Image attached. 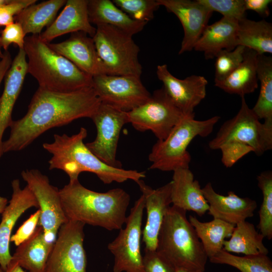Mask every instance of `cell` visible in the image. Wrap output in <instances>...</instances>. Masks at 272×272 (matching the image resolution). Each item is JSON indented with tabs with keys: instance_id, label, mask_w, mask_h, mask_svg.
Wrapping results in <instances>:
<instances>
[{
	"instance_id": "obj_1",
	"label": "cell",
	"mask_w": 272,
	"mask_h": 272,
	"mask_svg": "<svg viewBox=\"0 0 272 272\" xmlns=\"http://www.w3.org/2000/svg\"><path fill=\"white\" fill-rule=\"evenodd\" d=\"M100 103L92 86L66 92L38 87L26 114L12 122L9 137L3 142V153L24 149L52 128L81 118H91Z\"/></svg>"
},
{
	"instance_id": "obj_2",
	"label": "cell",
	"mask_w": 272,
	"mask_h": 272,
	"mask_svg": "<svg viewBox=\"0 0 272 272\" xmlns=\"http://www.w3.org/2000/svg\"><path fill=\"white\" fill-rule=\"evenodd\" d=\"M61 205L68 221L99 226L112 231L120 230L125 223L129 194L122 188L106 192L90 190L79 179L70 181L59 189Z\"/></svg>"
},
{
	"instance_id": "obj_3",
	"label": "cell",
	"mask_w": 272,
	"mask_h": 272,
	"mask_svg": "<svg viewBox=\"0 0 272 272\" xmlns=\"http://www.w3.org/2000/svg\"><path fill=\"white\" fill-rule=\"evenodd\" d=\"M87 136V130L82 127L71 136L54 134L52 142L44 143L43 149L52 155L48 161L49 170H62L69 176L70 181L78 180L82 172L93 173L106 184L128 180L137 183L146 177L145 172L115 168L102 161L84 143Z\"/></svg>"
},
{
	"instance_id": "obj_4",
	"label": "cell",
	"mask_w": 272,
	"mask_h": 272,
	"mask_svg": "<svg viewBox=\"0 0 272 272\" xmlns=\"http://www.w3.org/2000/svg\"><path fill=\"white\" fill-rule=\"evenodd\" d=\"M241 98L238 113L222 125L209 143L211 149L221 151V161L227 168L250 152L260 156L272 149V126L261 123L245 97Z\"/></svg>"
},
{
	"instance_id": "obj_5",
	"label": "cell",
	"mask_w": 272,
	"mask_h": 272,
	"mask_svg": "<svg viewBox=\"0 0 272 272\" xmlns=\"http://www.w3.org/2000/svg\"><path fill=\"white\" fill-rule=\"evenodd\" d=\"M24 50L27 73L37 80L39 87L66 92L92 86V77L52 50L39 35L25 37Z\"/></svg>"
},
{
	"instance_id": "obj_6",
	"label": "cell",
	"mask_w": 272,
	"mask_h": 272,
	"mask_svg": "<svg viewBox=\"0 0 272 272\" xmlns=\"http://www.w3.org/2000/svg\"><path fill=\"white\" fill-rule=\"evenodd\" d=\"M156 251L175 267L203 272L208 256L186 211L173 205L168 209L158 235Z\"/></svg>"
},
{
	"instance_id": "obj_7",
	"label": "cell",
	"mask_w": 272,
	"mask_h": 272,
	"mask_svg": "<svg viewBox=\"0 0 272 272\" xmlns=\"http://www.w3.org/2000/svg\"><path fill=\"white\" fill-rule=\"evenodd\" d=\"M195 116L185 115L163 140H158L149 154L152 163L149 169L173 171L178 168H189L191 156L187 149L197 136L206 137L213 131L220 117L216 115L198 120Z\"/></svg>"
},
{
	"instance_id": "obj_8",
	"label": "cell",
	"mask_w": 272,
	"mask_h": 272,
	"mask_svg": "<svg viewBox=\"0 0 272 272\" xmlns=\"http://www.w3.org/2000/svg\"><path fill=\"white\" fill-rule=\"evenodd\" d=\"M96 28L93 39L105 74L141 77L140 48L132 36L109 25H99Z\"/></svg>"
},
{
	"instance_id": "obj_9",
	"label": "cell",
	"mask_w": 272,
	"mask_h": 272,
	"mask_svg": "<svg viewBox=\"0 0 272 272\" xmlns=\"http://www.w3.org/2000/svg\"><path fill=\"white\" fill-rule=\"evenodd\" d=\"M127 123L138 131H151L164 140L184 115L168 97L163 87L155 90L144 104L126 112Z\"/></svg>"
},
{
	"instance_id": "obj_10",
	"label": "cell",
	"mask_w": 272,
	"mask_h": 272,
	"mask_svg": "<svg viewBox=\"0 0 272 272\" xmlns=\"http://www.w3.org/2000/svg\"><path fill=\"white\" fill-rule=\"evenodd\" d=\"M145 198L143 194L137 200L127 217L125 227L108 245L114 257L113 272H146L141 252L142 225Z\"/></svg>"
},
{
	"instance_id": "obj_11",
	"label": "cell",
	"mask_w": 272,
	"mask_h": 272,
	"mask_svg": "<svg viewBox=\"0 0 272 272\" xmlns=\"http://www.w3.org/2000/svg\"><path fill=\"white\" fill-rule=\"evenodd\" d=\"M21 176L37 200L40 211L38 225L43 230L45 240L53 244L59 228L68 221L62 209L59 189L38 170H24Z\"/></svg>"
},
{
	"instance_id": "obj_12",
	"label": "cell",
	"mask_w": 272,
	"mask_h": 272,
	"mask_svg": "<svg viewBox=\"0 0 272 272\" xmlns=\"http://www.w3.org/2000/svg\"><path fill=\"white\" fill-rule=\"evenodd\" d=\"M84 223L68 221L58 231L44 272H86Z\"/></svg>"
},
{
	"instance_id": "obj_13",
	"label": "cell",
	"mask_w": 272,
	"mask_h": 272,
	"mask_svg": "<svg viewBox=\"0 0 272 272\" xmlns=\"http://www.w3.org/2000/svg\"><path fill=\"white\" fill-rule=\"evenodd\" d=\"M92 87L101 103L128 112L148 101L151 94L141 77L106 74L92 77Z\"/></svg>"
},
{
	"instance_id": "obj_14",
	"label": "cell",
	"mask_w": 272,
	"mask_h": 272,
	"mask_svg": "<svg viewBox=\"0 0 272 272\" xmlns=\"http://www.w3.org/2000/svg\"><path fill=\"white\" fill-rule=\"evenodd\" d=\"M126 112L101 102L91 118L96 127V137L86 144L102 161L117 168H122L121 163L116 159V152L121 130L127 123Z\"/></svg>"
},
{
	"instance_id": "obj_15",
	"label": "cell",
	"mask_w": 272,
	"mask_h": 272,
	"mask_svg": "<svg viewBox=\"0 0 272 272\" xmlns=\"http://www.w3.org/2000/svg\"><path fill=\"white\" fill-rule=\"evenodd\" d=\"M157 77L163 84L166 94L186 116H195L194 108L206 96L207 80L203 76L192 75L184 79L174 76L166 64L157 67Z\"/></svg>"
},
{
	"instance_id": "obj_16",
	"label": "cell",
	"mask_w": 272,
	"mask_h": 272,
	"mask_svg": "<svg viewBox=\"0 0 272 272\" xmlns=\"http://www.w3.org/2000/svg\"><path fill=\"white\" fill-rule=\"evenodd\" d=\"M160 6L173 13L179 20L184 31L179 54L190 51L208 25L213 12L198 0H157Z\"/></svg>"
},
{
	"instance_id": "obj_17",
	"label": "cell",
	"mask_w": 272,
	"mask_h": 272,
	"mask_svg": "<svg viewBox=\"0 0 272 272\" xmlns=\"http://www.w3.org/2000/svg\"><path fill=\"white\" fill-rule=\"evenodd\" d=\"M13 193L9 204L2 213L0 223V272L6 271L12 259L10 252L11 235L20 217L31 207L38 208L37 200L27 185L22 189L19 179L12 182Z\"/></svg>"
},
{
	"instance_id": "obj_18",
	"label": "cell",
	"mask_w": 272,
	"mask_h": 272,
	"mask_svg": "<svg viewBox=\"0 0 272 272\" xmlns=\"http://www.w3.org/2000/svg\"><path fill=\"white\" fill-rule=\"evenodd\" d=\"M145 198V209L147 211V221L142 231V241L145 249L156 250L159 231L165 215L171 204V181L153 189L141 179L137 183Z\"/></svg>"
},
{
	"instance_id": "obj_19",
	"label": "cell",
	"mask_w": 272,
	"mask_h": 272,
	"mask_svg": "<svg viewBox=\"0 0 272 272\" xmlns=\"http://www.w3.org/2000/svg\"><path fill=\"white\" fill-rule=\"evenodd\" d=\"M47 44L54 51L91 77L105 74L93 39L86 33L83 32L73 33L65 41Z\"/></svg>"
},
{
	"instance_id": "obj_20",
	"label": "cell",
	"mask_w": 272,
	"mask_h": 272,
	"mask_svg": "<svg viewBox=\"0 0 272 272\" xmlns=\"http://www.w3.org/2000/svg\"><path fill=\"white\" fill-rule=\"evenodd\" d=\"M202 193L209 205L208 214L218 219L236 225L254 215L257 208L255 200L241 197L234 191L221 195L215 191L211 182L202 188Z\"/></svg>"
},
{
	"instance_id": "obj_21",
	"label": "cell",
	"mask_w": 272,
	"mask_h": 272,
	"mask_svg": "<svg viewBox=\"0 0 272 272\" xmlns=\"http://www.w3.org/2000/svg\"><path fill=\"white\" fill-rule=\"evenodd\" d=\"M88 0H67L63 10L53 23L39 35L40 39L50 43L54 38L69 33L83 32L93 38L96 28L90 22Z\"/></svg>"
},
{
	"instance_id": "obj_22",
	"label": "cell",
	"mask_w": 272,
	"mask_h": 272,
	"mask_svg": "<svg viewBox=\"0 0 272 272\" xmlns=\"http://www.w3.org/2000/svg\"><path fill=\"white\" fill-rule=\"evenodd\" d=\"M27 61L24 49L19 50L5 76L4 88L0 97V158L3 155V137L10 126L12 114L27 73Z\"/></svg>"
},
{
	"instance_id": "obj_23",
	"label": "cell",
	"mask_w": 272,
	"mask_h": 272,
	"mask_svg": "<svg viewBox=\"0 0 272 272\" xmlns=\"http://www.w3.org/2000/svg\"><path fill=\"white\" fill-rule=\"evenodd\" d=\"M171 181L172 205L186 211H191L199 216L206 214L209 205L198 180L189 168H178Z\"/></svg>"
},
{
	"instance_id": "obj_24",
	"label": "cell",
	"mask_w": 272,
	"mask_h": 272,
	"mask_svg": "<svg viewBox=\"0 0 272 272\" xmlns=\"http://www.w3.org/2000/svg\"><path fill=\"white\" fill-rule=\"evenodd\" d=\"M239 21L222 17L208 25L195 44L193 49L203 52L206 59H213L223 50H232L236 46Z\"/></svg>"
},
{
	"instance_id": "obj_25",
	"label": "cell",
	"mask_w": 272,
	"mask_h": 272,
	"mask_svg": "<svg viewBox=\"0 0 272 272\" xmlns=\"http://www.w3.org/2000/svg\"><path fill=\"white\" fill-rule=\"evenodd\" d=\"M88 12L91 24L109 25L131 36L147 24L132 19L110 0H88Z\"/></svg>"
},
{
	"instance_id": "obj_26",
	"label": "cell",
	"mask_w": 272,
	"mask_h": 272,
	"mask_svg": "<svg viewBox=\"0 0 272 272\" xmlns=\"http://www.w3.org/2000/svg\"><path fill=\"white\" fill-rule=\"evenodd\" d=\"M257 56L255 51L246 48L241 64L225 80L215 83V86L241 97L254 92L258 87Z\"/></svg>"
},
{
	"instance_id": "obj_27",
	"label": "cell",
	"mask_w": 272,
	"mask_h": 272,
	"mask_svg": "<svg viewBox=\"0 0 272 272\" xmlns=\"http://www.w3.org/2000/svg\"><path fill=\"white\" fill-rule=\"evenodd\" d=\"M53 245L45 241L43 230L39 226L28 239L18 246L11 260L28 272H44Z\"/></svg>"
},
{
	"instance_id": "obj_28",
	"label": "cell",
	"mask_w": 272,
	"mask_h": 272,
	"mask_svg": "<svg viewBox=\"0 0 272 272\" xmlns=\"http://www.w3.org/2000/svg\"><path fill=\"white\" fill-rule=\"evenodd\" d=\"M66 2L65 0H49L32 4L17 15L15 21L21 25L25 35H40L45 27L53 23L58 11Z\"/></svg>"
},
{
	"instance_id": "obj_29",
	"label": "cell",
	"mask_w": 272,
	"mask_h": 272,
	"mask_svg": "<svg viewBox=\"0 0 272 272\" xmlns=\"http://www.w3.org/2000/svg\"><path fill=\"white\" fill-rule=\"evenodd\" d=\"M237 46L255 51L258 55L272 53V24L264 20L245 18L238 22Z\"/></svg>"
},
{
	"instance_id": "obj_30",
	"label": "cell",
	"mask_w": 272,
	"mask_h": 272,
	"mask_svg": "<svg viewBox=\"0 0 272 272\" xmlns=\"http://www.w3.org/2000/svg\"><path fill=\"white\" fill-rule=\"evenodd\" d=\"M264 238L253 224L245 221L235 225L230 239L225 240L223 249L245 255H267L268 250L263 243Z\"/></svg>"
},
{
	"instance_id": "obj_31",
	"label": "cell",
	"mask_w": 272,
	"mask_h": 272,
	"mask_svg": "<svg viewBox=\"0 0 272 272\" xmlns=\"http://www.w3.org/2000/svg\"><path fill=\"white\" fill-rule=\"evenodd\" d=\"M188 221L194 228L209 259L223 249L225 239L231 237L235 226L218 219L202 222L191 215Z\"/></svg>"
},
{
	"instance_id": "obj_32",
	"label": "cell",
	"mask_w": 272,
	"mask_h": 272,
	"mask_svg": "<svg viewBox=\"0 0 272 272\" xmlns=\"http://www.w3.org/2000/svg\"><path fill=\"white\" fill-rule=\"evenodd\" d=\"M257 77L260 82L259 96L252 110L258 118L272 126V57L258 55Z\"/></svg>"
},
{
	"instance_id": "obj_33",
	"label": "cell",
	"mask_w": 272,
	"mask_h": 272,
	"mask_svg": "<svg viewBox=\"0 0 272 272\" xmlns=\"http://www.w3.org/2000/svg\"><path fill=\"white\" fill-rule=\"evenodd\" d=\"M210 260L214 263L233 266L241 272H272V262L264 254L238 256L222 249Z\"/></svg>"
},
{
	"instance_id": "obj_34",
	"label": "cell",
	"mask_w": 272,
	"mask_h": 272,
	"mask_svg": "<svg viewBox=\"0 0 272 272\" xmlns=\"http://www.w3.org/2000/svg\"><path fill=\"white\" fill-rule=\"evenodd\" d=\"M257 185L262 194V201L259 211L257 228L264 238H272V172L265 171L257 177Z\"/></svg>"
},
{
	"instance_id": "obj_35",
	"label": "cell",
	"mask_w": 272,
	"mask_h": 272,
	"mask_svg": "<svg viewBox=\"0 0 272 272\" xmlns=\"http://www.w3.org/2000/svg\"><path fill=\"white\" fill-rule=\"evenodd\" d=\"M246 48L238 45L233 50H223L216 56L215 83L228 77L242 62Z\"/></svg>"
},
{
	"instance_id": "obj_36",
	"label": "cell",
	"mask_w": 272,
	"mask_h": 272,
	"mask_svg": "<svg viewBox=\"0 0 272 272\" xmlns=\"http://www.w3.org/2000/svg\"><path fill=\"white\" fill-rule=\"evenodd\" d=\"M113 3L132 19L148 23L160 6L157 0H113Z\"/></svg>"
},
{
	"instance_id": "obj_37",
	"label": "cell",
	"mask_w": 272,
	"mask_h": 272,
	"mask_svg": "<svg viewBox=\"0 0 272 272\" xmlns=\"http://www.w3.org/2000/svg\"><path fill=\"white\" fill-rule=\"evenodd\" d=\"M213 12H217L223 17L240 21L246 18L244 0H198Z\"/></svg>"
},
{
	"instance_id": "obj_38",
	"label": "cell",
	"mask_w": 272,
	"mask_h": 272,
	"mask_svg": "<svg viewBox=\"0 0 272 272\" xmlns=\"http://www.w3.org/2000/svg\"><path fill=\"white\" fill-rule=\"evenodd\" d=\"M25 36L21 25L14 22L5 26L1 32L0 47L7 51L9 46L14 44L19 49H24Z\"/></svg>"
},
{
	"instance_id": "obj_39",
	"label": "cell",
	"mask_w": 272,
	"mask_h": 272,
	"mask_svg": "<svg viewBox=\"0 0 272 272\" xmlns=\"http://www.w3.org/2000/svg\"><path fill=\"white\" fill-rule=\"evenodd\" d=\"M143 256L146 272H175V267L156 250L145 249Z\"/></svg>"
},
{
	"instance_id": "obj_40",
	"label": "cell",
	"mask_w": 272,
	"mask_h": 272,
	"mask_svg": "<svg viewBox=\"0 0 272 272\" xmlns=\"http://www.w3.org/2000/svg\"><path fill=\"white\" fill-rule=\"evenodd\" d=\"M36 2V0H10L7 4L0 6V27L14 23L17 15Z\"/></svg>"
},
{
	"instance_id": "obj_41",
	"label": "cell",
	"mask_w": 272,
	"mask_h": 272,
	"mask_svg": "<svg viewBox=\"0 0 272 272\" xmlns=\"http://www.w3.org/2000/svg\"><path fill=\"white\" fill-rule=\"evenodd\" d=\"M40 211L38 210L25 221L15 234L11 236L10 241L18 246L28 239L33 234L38 224Z\"/></svg>"
},
{
	"instance_id": "obj_42",
	"label": "cell",
	"mask_w": 272,
	"mask_h": 272,
	"mask_svg": "<svg viewBox=\"0 0 272 272\" xmlns=\"http://www.w3.org/2000/svg\"><path fill=\"white\" fill-rule=\"evenodd\" d=\"M246 11L251 10L255 12L263 17H267L270 15L269 5L271 0H244Z\"/></svg>"
},
{
	"instance_id": "obj_43",
	"label": "cell",
	"mask_w": 272,
	"mask_h": 272,
	"mask_svg": "<svg viewBox=\"0 0 272 272\" xmlns=\"http://www.w3.org/2000/svg\"><path fill=\"white\" fill-rule=\"evenodd\" d=\"M3 53L4 56L0 58V85L7 71L10 69L13 60L11 55L8 50L5 51Z\"/></svg>"
},
{
	"instance_id": "obj_44",
	"label": "cell",
	"mask_w": 272,
	"mask_h": 272,
	"mask_svg": "<svg viewBox=\"0 0 272 272\" xmlns=\"http://www.w3.org/2000/svg\"><path fill=\"white\" fill-rule=\"evenodd\" d=\"M4 272H25V271L17 262L11 260Z\"/></svg>"
},
{
	"instance_id": "obj_45",
	"label": "cell",
	"mask_w": 272,
	"mask_h": 272,
	"mask_svg": "<svg viewBox=\"0 0 272 272\" xmlns=\"http://www.w3.org/2000/svg\"><path fill=\"white\" fill-rule=\"evenodd\" d=\"M7 198L0 196V214H2L8 204Z\"/></svg>"
},
{
	"instance_id": "obj_46",
	"label": "cell",
	"mask_w": 272,
	"mask_h": 272,
	"mask_svg": "<svg viewBox=\"0 0 272 272\" xmlns=\"http://www.w3.org/2000/svg\"><path fill=\"white\" fill-rule=\"evenodd\" d=\"M175 272H198V271L191 270L182 267H175Z\"/></svg>"
},
{
	"instance_id": "obj_47",
	"label": "cell",
	"mask_w": 272,
	"mask_h": 272,
	"mask_svg": "<svg viewBox=\"0 0 272 272\" xmlns=\"http://www.w3.org/2000/svg\"><path fill=\"white\" fill-rule=\"evenodd\" d=\"M9 1L10 0H0V6L7 4Z\"/></svg>"
},
{
	"instance_id": "obj_48",
	"label": "cell",
	"mask_w": 272,
	"mask_h": 272,
	"mask_svg": "<svg viewBox=\"0 0 272 272\" xmlns=\"http://www.w3.org/2000/svg\"><path fill=\"white\" fill-rule=\"evenodd\" d=\"M1 48L0 47V58H2L4 56V53L2 52Z\"/></svg>"
}]
</instances>
